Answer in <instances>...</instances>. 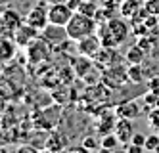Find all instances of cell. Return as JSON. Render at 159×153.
I'll list each match as a JSON object with an SVG mask.
<instances>
[{"instance_id": "7a4b0ae2", "label": "cell", "mask_w": 159, "mask_h": 153, "mask_svg": "<svg viewBox=\"0 0 159 153\" xmlns=\"http://www.w3.org/2000/svg\"><path fill=\"white\" fill-rule=\"evenodd\" d=\"M67 34H69L71 40H81L88 34H94L98 31V21L90 16H84L81 11H75L73 17L69 19V23L65 25Z\"/></svg>"}, {"instance_id": "cb8c5ba5", "label": "cell", "mask_w": 159, "mask_h": 153, "mask_svg": "<svg viewBox=\"0 0 159 153\" xmlns=\"http://www.w3.org/2000/svg\"><path fill=\"white\" fill-rule=\"evenodd\" d=\"M144 8L150 11L152 16H157V14H159V0H146V2H144Z\"/></svg>"}, {"instance_id": "f546056e", "label": "cell", "mask_w": 159, "mask_h": 153, "mask_svg": "<svg viewBox=\"0 0 159 153\" xmlns=\"http://www.w3.org/2000/svg\"><path fill=\"white\" fill-rule=\"evenodd\" d=\"M150 88H152L153 92H157V94H159V79H153V80L150 82Z\"/></svg>"}, {"instance_id": "f1b7e54d", "label": "cell", "mask_w": 159, "mask_h": 153, "mask_svg": "<svg viewBox=\"0 0 159 153\" xmlns=\"http://www.w3.org/2000/svg\"><path fill=\"white\" fill-rule=\"evenodd\" d=\"M67 4H69V8H71L73 11H77L79 8H81V4H83V0H67Z\"/></svg>"}, {"instance_id": "ffe728a7", "label": "cell", "mask_w": 159, "mask_h": 153, "mask_svg": "<svg viewBox=\"0 0 159 153\" xmlns=\"http://www.w3.org/2000/svg\"><path fill=\"white\" fill-rule=\"evenodd\" d=\"M129 80L134 82V84H140V82L144 80L142 65H130V67H129Z\"/></svg>"}, {"instance_id": "2e32d148", "label": "cell", "mask_w": 159, "mask_h": 153, "mask_svg": "<svg viewBox=\"0 0 159 153\" xmlns=\"http://www.w3.org/2000/svg\"><path fill=\"white\" fill-rule=\"evenodd\" d=\"M117 115L119 117H125V119H136V117L140 115V107L134 101L123 103V105H119V107H117Z\"/></svg>"}, {"instance_id": "3957f363", "label": "cell", "mask_w": 159, "mask_h": 153, "mask_svg": "<svg viewBox=\"0 0 159 153\" xmlns=\"http://www.w3.org/2000/svg\"><path fill=\"white\" fill-rule=\"evenodd\" d=\"M129 80V69L121 67L119 63H113L106 69H102V82L109 88H119Z\"/></svg>"}, {"instance_id": "d4e9b609", "label": "cell", "mask_w": 159, "mask_h": 153, "mask_svg": "<svg viewBox=\"0 0 159 153\" xmlns=\"http://www.w3.org/2000/svg\"><path fill=\"white\" fill-rule=\"evenodd\" d=\"M136 44H138L144 52H150V50H152L153 40H152V38H148V34H144V37H138V42H136Z\"/></svg>"}, {"instance_id": "d6a6232c", "label": "cell", "mask_w": 159, "mask_h": 153, "mask_svg": "<svg viewBox=\"0 0 159 153\" xmlns=\"http://www.w3.org/2000/svg\"><path fill=\"white\" fill-rule=\"evenodd\" d=\"M157 23H159V14H157Z\"/></svg>"}, {"instance_id": "30bf717a", "label": "cell", "mask_w": 159, "mask_h": 153, "mask_svg": "<svg viewBox=\"0 0 159 153\" xmlns=\"http://www.w3.org/2000/svg\"><path fill=\"white\" fill-rule=\"evenodd\" d=\"M92 61H94L100 69H106V67L113 65L115 61H119V56H117L115 48H107V46H102V48L92 56Z\"/></svg>"}, {"instance_id": "83f0119b", "label": "cell", "mask_w": 159, "mask_h": 153, "mask_svg": "<svg viewBox=\"0 0 159 153\" xmlns=\"http://www.w3.org/2000/svg\"><path fill=\"white\" fill-rule=\"evenodd\" d=\"M146 138H148V136H144L142 132H134V136H132L130 142L136 144V146H142V147H144V146H146Z\"/></svg>"}, {"instance_id": "52a82bcc", "label": "cell", "mask_w": 159, "mask_h": 153, "mask_svg": "<svg viewBox=\"0 0 159 153\" xmlns=\"http://www.w3.org/2000/svg\"><path fill=\"white\" fill-rule=\"evenodd\" d=\"M50 48L52 46L44 40L42 37H37L35 40H33L29 46H27V54H29V60L31 61H35V63H39V61H44L46 57L50 56Z\"/></svg>"}, {"instance_id": "ac0fdd59", "label": "cell", "mask_w": 159, "mask_h": 153, "mask_svg": "<svg viewBox=\"0 0 159 153\" xmlns=\"http://www.w3.org/2000/svg\"><path fill=\"white\" fill-rule=\"evenodd\" d=\"M44 147L50 149V151H60V149H63V147H65L63 138H61L58 132H52V134L46 138V146H44Z\"/></svg>"}, {"instance_id": "9a60e30c", "label": "cell", "mask_w": 159, "mask_h": 153, "mask_svg": "<svg viewBox=\"0 0 159 153\" xmlns=\"http://www.w3.org/2000/svg\"><path fill=\"white\" fill-rule=\"evenodd\" d=\"M16 40H8V37H0V61H4V60H12L14 54H16Z\"/></svg>"}, {"instance_id": "d6986e66", "label": "cell", "mask_w": 159, "mask_h": 153, "mask_svg": "<svg viewBox=\"0 0 159 153\" xmlns=\"http://www.w3.org/2000/svg\"><path fill=\"white\" fill-rule=\"evenodd\" d=\"M119 138L115 136V132L113 134H106V136H102V149H106V151H111V149H115L119 146Z\"/></svg>"}, {"instance_id": "4fadbf2b", "label": "cell", "mask_w": 159, "mask_h": 153, "mask_svg": "<svg viewBox=\"0 0 159 153\" xmlns=\"http://www.w3.org/2000/svg\"><path fill=\"white\" fill-rule=\"evenodd\" d=\"M71 65H73V69H75V75L83 79L86 73L92 71V67H94L96 63L92 61V57H88V56H81V57H75V60H71Z\"/></svg>"}, {"instance_id": "44dd1931", "label": "cell", "mask_w": 159, "mask_h": 153, "mask_svg": "<svg viewBox=\"0 0 159 153\" xmlns=\"http://www.w3.org/2000/svg\"><path fill=\"white\" fill-rule=\"evenodd\" d=\"M98 4L96 2H88V0H83V4H81V8H79L77 11H81V14H84V16H90V17H94L96 14H98Z\"/></svg>"}, {"instance_id": "6da1fadb", "label": "cell", "mask_w": 159, "mask_h": 153, "mask_svg": "<svg viewBox=\"0 0 159 153\" xmlns=\"http://www.w3.org/2000/svg\"><path fill=\"white\" fill-rule=\"evenodd\" d=\"M98 37L102 40V46H107V48H117L119 44H123L125 40L129 38L130 29L125 23V19L121 17H111L107 19L104 25L98 27Z\"/></svg>"}, {"instance_id": "9c48e42d", "label": "cell", "mask_w": 159, "mask_h": 153, "mask_svg": "<svg viewBox=\"0 0 159 153\" xmlns=\"http://www.w3.org/2000/svg\"><path fill=\"white\" fill-rule=\"evenodd\" d=\"M100 48H102V40H100V37H98V33L88 34V37L81 38V40H77V52L81 54V56L92 57Z\"/></svg>"}, {"instance_id": "7402d4cb", "label": "cell", "mask_w": 159, "mask_h": 153, "mask_svg": "<svg viewBox=\"0 0 159 153\" xmlns=\"http://www.w3.org/2000/svg\"><path fill=\"white\" fill-rule=\"evenodd\" d=\"M148 119H150V126L153 128L155 132H159V105H157V107H153V109L150 111Z\"/></svg>"}, {"instance_id": "484cf974", "label": "cell", "mask_w": 159, "mask_h": 153, "mask_svg": "<svg viewBox=\"0 0 159 153\" xmlns=\"http://www.w3.org/2000/svg\"><path fill=\"white\" fill-rule=\"evenodd\" d=\"M83 146H84L86 149H98L102 144H98V140H96L94 136H86V138L83 140Z\"/></svg>"}, {"instance_id": "5bb4252c", "label": "cell", "mask_w": 159, "mask_h": 153, "mask_svg": "<svg viewBox=\"0 0 159 153\" xmlns=\"http://www.w3.org/2000/svg\"><path fill=\"white\" fill-rule=\"evenodd\" d=\"M146 0H123L121 6H119V14L123 17H132L140 11V8L144 6Z\"/></svg>"}, {"instance_id": "277c9868", "label": "cell", "mask_w": 159, "mask_h": 153, "mask_svg": "<svg viewBox=\"0 0 159 153\" xmlns=\"http://www.w3.org/2000/svg\"><path fill=\"white\" fill-rule=\"evenodd\" d=\"M23 25V19H21V16L17 14L16 10L12 8H4L2 11H0V34H4V37H8V34H12Z\"/></svg>"}, {"instance_id": "4dcf8cb0", "label": "cell", "mask_w": 159, "mask_h": 153, "mask_svg": "<svg viewBox=\"0 0 159 153\" xmlns=\"http://www.w3.org/2000/svg\"><path fill=\"white\" fill-rule=\"evenodd\" d=\"M50 4H56V2H67V0H48Z\"/></svg>"}, {"instance_id": "5b68a950", "label": "cell", "mask_w": 159, "mask_h": 153, "mask_svg": "<svg viewBox=\"0 0 159 153\" xmlns=\"http://www.w3.org/2000/svg\"><path fill=\"white\" fill-rule=\"evenodd\" d=\"M40 37L46 40L52 48H60L65 40H71L69 34H67V29L63 25H54V23H48V25L42 29Z\"/></svg>"}, {"instance_id": "603a6c76", "label": "cell", "mask_w": 159, "mask_h": 153, "mask_svg": "<svg viewBox=\"0 0 159 153\" xmlns=\"http://www.w3.org/2000/svg\"><path fill=\"white\" fill-rule=\"evenodd\" d=\"M144 149H148V151H155V149H159V136L157 134H150L146 138V146H144Z\"/></svg>"}, {"instance_id": "8992f818", "label": "cell", "mask_w": 159, "mask_h": 153, "mask_svg": "<svg viewBox=\"0 0 159 153\" xmlns=\"http://www.w3.org/2000/svg\"><path fill=\"white\" fill-rule=\"evenodd\" d=\"M75 11L69 8V4L67 2H56V4H50L48 8V19L50 23H54V25H67L69 23V19L73 17Z\"/></svg>"}, {"instance_id": "1f68e13d", "label": "cell", "mask_w": 159, "mask_h": 153, "mask_svg": "<svg viewBox=\"0 0 159 153\" xmlns=\"http://www.w3.org/2000/svg\"><path fill=\"white\" fill-rule=\"evenodd\" d=\"M88 2H98V0H88Z\"/></svg>"}, {"instance_id": "4316f807", "label": "cell", "mask_w": 159, "mask_h": 153, "mask_svg": "<svg viewBox=\"0 0 159 153\" xmlns=\"http://www.w3.org/2000/svg\"><path fill=\"white\" fill-rule=\"evenodd\" d=\"M61 75V82L63 84H67L69 80H73V75H75V69H71V67H67V69H63V71L60 73Z\"/></svg>"}, {"instance_id": "8fae6325", "label": "cell", "mask_w": 159, "mask_h": 153, "mask_svg": "<svg viewBox=\"0 0 159 153\" xmlns=\"http://www.w3.org/2000/svg\"><path fill=\"white\" fill-rule=\"evenodd\" d=\"M115 136L119 138V142L125 146L129 144L132 136H134V128H132V119H125V117H119L117 119V124H115Z\"/></svg>"}, {"instance_id": "7c38bea8", "label": "cell", "mask_w": 159, "mask_h": 153, "mask_svg": "<svg viewBox=\"0 0 159 153\" xmlns=\"http://www.w3.org/2000/svg\"><path fill=\"white\" fill-rule=\"evenodd\" d=\"M37 37H39V29L31 27L29 23H23V25L14 33V40H16L17 46H29Z\"/></svg>"}, {"instance_id": "e0dca14e", "label": "cell", "mask_w": 159, "mask_h": 153, "mask_svg": "<svg viewBox=\"0 0 159 153\" xmlns=\"http://www.w3.org/2000/svg\"><path fill=\"white\" fill-rule=\"evenodd\" d=\"M144 57H146V52L140 48L138 44L132 46V48L127 52V61H129V65H142Z\"/></svg>"}, {"instance_id": "ba28073f", "label": "cell", "mask_w": 159, "mask_h": 153, "mask_svg": "<svg viewBox=\"0 0 159 153\" xmlns=\"http://www.w3.org/2000/svg\"><path fill=\"white\" fill-rule=\"evenodd\" d=\"M25 23H29L31 27H35V29H39V31H42L44 27L50 23V19H48V10L44 8L42 4H39V6H35L29 14H27V17H25Z\"/></svg>"}]
</instances>
